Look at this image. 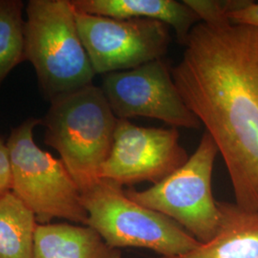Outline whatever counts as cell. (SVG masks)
Wrapping results in <instances>:
<instances>
[{
	"label": "cell",
	"mask_w": 258,
	"mask_h": 258,
	"mask_svg": "<svg viewBox=\"0 0 258 258\" xmlns=\"http://www.w3.org/2000/svg\"><path fill=\"white\" fill-rule=\"evenodd\" d=\"M184 43L176 87L223 157L235 204L258 212V28L198 22Z\"/></svg>",
	"instance_id": "cell-1"
},
{
	"label": "cell",
	"mask_w": 258,
	"mask_h": 258,
	"mask_svg": "<svg viewBox=\"0 0 258 258\" xmlns=\"http://www.w3.org/2000/svg\"><path fill=\"white\" fill-rule=\"evenodd\" d=\"M41 121L45 144L57 151L81 192L99 182L118 122L102 87L92 83L56 98Z\"/></svg>",
	"instance_id": "cell-2"
},
{
	"label": "cell",
	"mask_w": 258,
	"mask_h": 258,
	"mask_svg": "<svg viewBox=\"0 0 258 258\" xmlns=\"http://www.w3.org/2000/svg\"><path fill=\"white\" fill-rule=\"evenodd\" d=\"M69 0H30L25 13V60L50 102L92 84L95 72Z\"/></svg>",
	"instance_id": "cell-3"
},
{
	"label": "cell",
	"mask_w": 258,
	"mask_h": 258,
	"mask_svg": "<svg viewBox=\"0 0 258 258\" xmlns=\"http://www.w3.org/2000/svg\"><path fill=\"white\" fill-rule=\"evenodd\" d=\"M82 201L88 215L86 226L112 248L148 249L169 257L200 244L175 221L134 202L122 185L108 180L101 179L83 192Z\"/></svg>",
	"instance_id": "cell-4"
},
{
	"label": "cell",
	"mask_w": 258,
	"mask_h": 258,
	"mask_svg": "<svg viewBox=\"0 0 258 258\" xmlns=\"http://www.w3.org/2000/svg\"><path fill=\"white\" fill-rule=\"evenodd\" d=\"M41 120L29 118L11 131L6 146L11 191L33 212L38 224L63 219L86 225L82 192L60 158L38 148L34 129Z\"/></svg>",
	"instance_id": "cell-5"
},
{
	"label": "cell",
	"mask_w": 258,
	"mask_h": 258,
	"mask_svg": "<svg viewBox=\"0 0 258 258\" xmlns=\"http://www.w3.org/2000/svg\"><path fill=\"white\" fill-rule=\"evenodd\" d=\"M219 153L212 136L205 132L194 154L184 165L148 189H125L129 198L179 224L200 243L217 233L218 201L212 194V172Z\"/></svg>",
	"instance_id": "cell-6"
},
{
	"label": "cell",
	"mask_w": 258,
	"mask_h": 258,
	"mask_svg": "<svg viewBox=\"0 0 258 258\" xmlns=\"http://www.w3.org/2000/svg\"><path fill=\"white\" fill-rule=\"evenodd\" d=\"M75 15L96 75L130 70L162 59L171 42L169 27L158 20L110 19L78 11Z\"/></svg>",
	"instance_id": "cell-7"
},
{
	"label": "cell",
	"mask_w": 258,
	"mask_h": 258,
	"mask_svg": "<svg viewBox=\"0 0 258 258\" xmlns=\"http://www.w3.org/2000/svg\"><path fill=\"white\" fill-rule=\"evenodd\" d=\"M102 89L118 119L146 117L172 127L197 129L202 124L184 103L163 59L103 75Z\"/></svg>",
	"instance_id": "cell-8"
},
{
	"label": "cell",
	"mask_w": 258,
	"mask_h": 258,
	"mask_svg": "<svg viewBox=\"0 0 258 258\" xmlns=\"http://www.w3.org/2000/svg\"><path fill=\"white\" fill-rule=\"evenodd\" d=\"M188 155L174 127L139 126L118 119L110 154L100 179L120 185L163 181L187 161Z\"/></svg>",
	"instance_id": "cell-9"
},
{
	"label": "cell",
	"mask_w": 258,
	"mask_h": 258,
	"mask_svg": "<svg viewBox=\"0 0 258 258\" xmlns=\"http://www.w3.org/2000/svg\"><path fill=\"white\" fill-rule=\"evenodd\" d=\"M220 223L216 235L185 253L159 258H258V212L218 201Z\"/></svg>",
	"instance_id": "cell-10"
},
{
	"label": "cell",
	"mask_w": 258,
	"mask_h": 258,
	"mask_svg": "<svg viewBox=\"0 0 258 258\" xmlns=\"http://www.w3.org/2000/svg\"><path fill=\"white\" fill-rule=\"evenodd\" d=\"M81 13L110 19L158 20L175 31L184 42L199 21L184 2L175 0H72Z\"/></svg>",
	"instance_id": "cell-11"
},
{
	"label": "cell",
	"mask_w": 258,
	"mask_h": 258,
	"mask_svg": "<svg viewBox=\"0 0 258 258\" xmlns=\"http://www.w3.org/2000/svg\"><path fill=\"white\" fill-rule=\"evenodd\" d=\"M33 258H122L86 225L69 222L37 224Z\"/></svg>",
	"instance_id": "cell-12"
},
{
	"label": "cell",
	"mask_w": 258,
	"mask_h": 258,
	"mask_svg": "<svg viewBox=\"0 0 258 258\" xmlns=\"http://www.w3.org/2000/svg\"><path fill=\"white\" fill-rule=\"evenodd\" d=\"M37 218L12 191L0 196V258H33Z\"/></svg>",
	"instance_id": "cell-13"
},
{
	"label": "cell",
	"mask_w": 258,
	"mask_h": 258,
	"mask_svg": "<svg viewBox=\"0 0 258 258\" xmlns=\"http://www.w3.org/2000/svg\"><path fill=\"white\" fill-rule=\"evenodd\" d=\"M24 6L21 0H0V86L25 60Z\"/></svg>",
	"instance_id": "cell-14"
},
{
	"label": "cell",
	"mask_w": 258,
	"mask_h": 258,
	"mask_svg": "<svg viewBox=\"0 0 258 258\" xmlns=\"http://www.w3.org/2000/svg\"><path fill=\"white\" fill-rule=\"evenodd\" d=\"M183 2L197 16L200 22L221 25L231 22V13L244 7L249 0H184Z\"/></svg>",
	"instance_id": "cell-15"
},
{
	"label": "cell",
	"mask_w": 258,
	"mask_h": 258,
	"mask_svg": "<svg viewBox=\"0 0 258 258\" xmlns=\"http://www.w3.org/2000/svg\"><path fill=\"white\" fill-rule=\"evenodd\" d=\"M230 21L258 28V3L249 1L244 7L232 12L230 15Z\"/></svg>",
	"instance_id": "cell-16"
},
{
	"label": "cell",
	"mask_w": 258,
	"mask_h": 258,
	"mask_svg": "<svg viewBox=\"0 0 258 258\" xmlns=\"http://www.w3.org/2000/svg\"><path fill=\"white\" fill-rule=\"evenodd\" d=\"M11 191V168L6 143L0 138V196Z\"/></svg>",
	"instance_id": "cell-17"
}]
</instances>
